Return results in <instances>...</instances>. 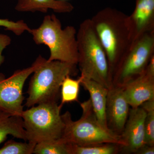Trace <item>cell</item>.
<instances>
[{
  "label": "cell",
  "instance_id": "1",
  "mask_svg": "<svg viewBox=\"0 0 154 154\" xmlns=\"http://www.w3.org/2000/svg\"><path fill=\"white\" fill-rule=\"evenodd\" d=\"M91 20L105 49L113 75L119 61L132 42L128 16L107 7L97 12Z\"/></svg>",
  "mask_w": 154,
  "mask_h": 154
},
{
  "label": "cell",
  "instance_id": "2",
  "mask_svg": "<svg viewBox=\"0 0 154 154\" xmlns=\"http://www.w3.org/2000/svg\"><path fill=\"white\" fill-rule=\"evenodd\" d=\"M79 59L77 65L84 78L110 89L112 74L105 49L96 35L91 19L81 23L77 32Z\"/></svg>",
  "mask_w": 154,
  "mask_h": 154
},
{
  "label": "cell",
  "instance_id": "3",
  "mask_svg": "<svg viewBox=\"0 0 154 154\" xmlns=\"http://www.w3.org/2000/svg\"><path fill=\"white\" fill-rule=\"evenodd\" d=\"M37 65L30 79L25 106L30 107L41 103L57 102L61 86L67 76L79 73L77 65L58 60L48 61L39 55Z\"/></svg>",
  "mask_w": 154,
  "mask_h": 154
},
{
  "label": "cell",
  "instance_id": "4",
  "mask_svg": "<svg viewBox=\"0 0 154 154\" xmlns=\"http://www.w3.org/2000/svg\"><path fill=\"white\" fill-rule=\"evenodd\" d=\"M76 30L74 26L62 28L54 14L46 15L39 27L30 28L29 33L37 45H46L50 55L48 61L58 60L77 65L79 59Z\"/></svg>",
  "mask_w": 154,
  "mask_h": 154
},
{
  "label": "cell",
  "instance_id": "5",
  "mask_svg": "<svg viewBox=\"0 0 154 154\" xmlns=\"http://www.w3.org/2000/svg\"><path fill=\"white\" fill-rule=\"evenodd\" d=\"M82 110L81 118L73 121L68 111L62 115L65 123L62 137L60 140L65 143L85 146L112 143L123 146L120 135L105 129L96 118L91 99L80 103Z\"/></svg>",
  "mask_w": 154,
  "mask_h": 154
},
{
  "label": "cell",
  "instance_id": "6",
  "mask_svg": "<svg viewBox=\"0 0 154 154\" xmlns=\"http://www.w3.org/2000/svg\"><path fill=\"white\" fill-rule=\"evenodd\" d=\"M57 102L41 103L24 110L22 115L27 141L35 144L58 140L65 123Z\"/></svg>",
  "mask_w": 154,
  "mask_h": 154
},
{
  "label": "cell",
  "instance_id": "7",
  "mask_svg": "<svg viewBox=\"0 0 154 154\" xmlns=\"http://www.w3.org/2000/svg\"><path fill=\"white\" fill-rule=\"evenodd\" d=\"M154 56V30L135 39L120 58L112 75L113 86L122 87L145 72Z\"/></svg>",
  "mask_w": 154,
  "mask_h": 154
},
{
  "label": "cell",
  "instance_id": "8",
  "mask_svg": "<svg viewBox=\"0 0 154 154\" xmlns=\"http://www.w3.org/2000/svg\"><path fill=\"white\" fill-rule=\"evenodd\" d=\"M37 65L36 59L31 66L17 70L8 78L0 73V110L11 115L22 117L24 111L23 87Z\"/></svg>",
  "mask_w": 154,
  "mask_h": 154
},
{
  "label": "cell",
  "instance_id": "9",
  "mask_svg": "<svg viewBox=\"0 0 154 154\" xmlns=\"http://www.w3.org/2000/svg\"><path fill=\"white\" fill-rule=\"evenodd\" d=\"M146 112L141 106L131 108L121 135L123 146L120 153L135 154L145 144L144 121Z\"/></svg>",
  "mask_w": 154,
  "mask_h": 154
},
{
  "label": "cell",
  "instance_id": "10",
  "mask_svg": "<svg viewBox=\"0 0 154 154\" xmlns=\"http://www.w3.org/2000/svg\"><path fill=\"white\" fill-rule=\"evenodd\" d=\"M129 105L123 94L122 87L113 86L108 90L106 107L107 127L120 135L129 114Z\"/></svg>",
  "mask_w": 154,
  "mask_h": 154
},
{
  "label": "cell",
  "instance_id": "11",
  "mask_svg": "<svg viewBox=\"0 0 154 154\" xmlns=\"http://www.w3.org/2000/svg\"><path fill=\"white\" fill-rule=\"evenodd\" d=\"M132 42L154 30V0H135L133 12L128 16Z\"/></svg>",
  "mask_w": 154,
  "mask_h": 154
},
{
  "label": "cell",
  "instance_id": "12",
  "mask_svg": "<svg viewBox=\"0 0 154 154\" xmlns=\"http://www.w3.org/2000/svg\"><path fill=\"white\" fill-rule=\"evenodd\" d=\"M127 102L131 108L140 107L154 99V75L145 72L122 87Z\"/></svg>",
  "mask_w": 154,
  "mask_h": 154
},
{
  "label": "cell",
  "instance_id": "13",
  "mask_svg": "<svg viewBox=\"0 0 154 154\" xmlns=\"http://www.w3.org/2000/svg\"><path fill=\"white\" fill-rule=\"evenodd\" d=\"M81 85L90 94L92 107L99 123L105 129L109 130L106 119V104L109 89L95 81L83 77Z\"/></svg>",
  "mask_w": 154,
  "mask_h": 154
},
{
  "label": "cell",
  "instance_id": "14",
  "mask_svg": "<svg viewBox=\"0 0 154 154\" xmlns=\"http://www.w3.org/2000/svg\"><path fill=\"white\" fill-rule=\"evenodd\" d=\"M74 9L71 3L60 0H17L15 7V10L19 12L46 13L51 10L60 14L71 13Z\"/></svg>",
  "mask_w": 154,
  "mask_h": 154
},
{
  "label": "cell",
  "instance_id": "15",
  "mask_svg": "<svg viewBox=\"0 0 154 154\" xmlns=\"http://www.w3.org/2000/svg\"><path fill=\"white\" fill-rule=\"evenodd\" d=\"M8 135L27 141L22 117L0 110V144Z\"/></svg>",
  "mask_w": 154,
  "mask_h": 154
},
{
  "label": "cell",
  "instance_id": "16",
  "mask_svg": "<svg viewBox=\"0 0 154 154\" xmlns=\"http://www.w3.org/2000/svg\"><path fill=\"white\" fill-rule=\"evenodd\" d=\"M121 146L106 143L80 146L70 144V154H117L120 153Z\"/></svg>",
  "mask_w": 154,
  "mask_h": 154
},
{
  "label": "cell",
  "instance_id": "17",
  "mask_svg": "<svg viewBox=\"0 0 154 154\" xmlns=\"http://www.w3.org/2000/svg\"><path fill=\"white\" fill-rule=\"evenodd\" d=\"M82 79V75L77 79H74L69 75L65 78L61 86V107L66 103L79 101L80 87Z\"/></svg>",
  "mask_w": 154,
  "mask_h": 154
},
{
  "label": "cell",
  "instance_id": "18",
  "mask_svg": "<svg viewBox=\"0 0 154 154\" xmlns=\"http://www.w3.org/2000/svg\"><path fill=\"white\" fill-rule=\"evenodd\" d=\"M70 144L58 140L42 142L36 144L33 153L70 154Z\"/></svg>",
  "mask_w": 154,
  "mask_h": 154
},
{
  "label": "cell",
  "instance_id": "19",
  "mask_svg": "<svg viewBox=\"0 0 154 154\" xmlns=\"http://www.w3.org/2000/svg\"><path fill=\"white\" fill-rule=\"evenodd\" d=\"M146 112L144 121L145 143L154 146V99L141 105Z\"/></svg>",
  "mask_w": 154,
  "mask_h": 154
},
{
  "label": "cell",
  "instance_id": "20",
  "mask_svg": "<svg viewBox=\"0 0 154 154\" xmlns=\"http://www.w3.org/2000/svg\"><path fill=\"white\" fill-rule=\"evenodd\" d=\"M36 144L29 142L21 143L10 140L0 149V154H33Z\"/></svg>",
  "mask_w": 154,
  "mask_h": 154
},
{
  "label": "cell",
  "instance_id": "21",
  "mask_svg": "<svg viewBox=\"0 0 154 154\" xmlns=\"http://www.w3.org/2000/svg\"><path fill=\"white\" fill-rule=\"evenodd\" d=\"M3 27L6 30L13 32L17 36H20L25 31L29 32L30 28L23 20L17 22L8 19H0V28Z\"/></svg>",
  "mask_w": 154,
  "mask_h": 154
},
{
  "label": "cell",
  "instance_id": "22",
  "mask_svg": "<svg viewBox=\"0 0 154 154\" xmlns=\"http://www.w3.org/2000/svg\"><path fill=\"white\" fill-rule=\"evenodd\" d=\"M154 146L145 144L140 147L135 154H154Z\"/></svg>",
  "mask_w": 154,
  "mask_h": 154
},
{
  "label": "cell",
  "instance_id": "23",
  "mask_svg": "<svg viewBox=\"0 0 154 154\" xmlns=\"http://www.w3.org/2000/svg\"><path fill=\"white\" fill-rule=\"evenodd\" d=\"M60 1H66L67 0H60Z\"/></svg>",
  "mask_w": 154,
  "mask_h": 154
}]
</instances>
